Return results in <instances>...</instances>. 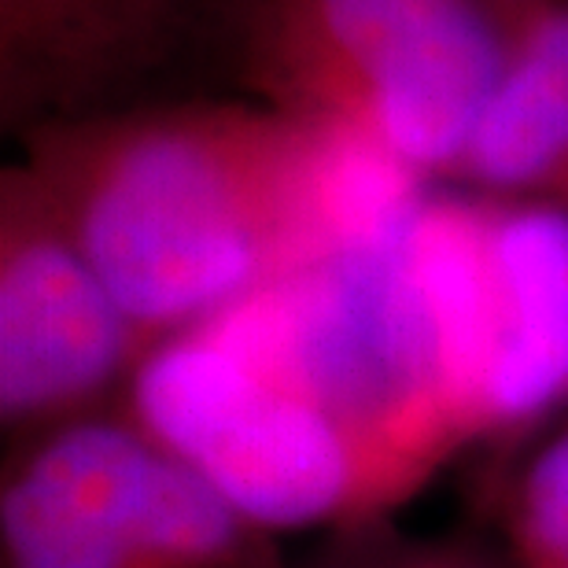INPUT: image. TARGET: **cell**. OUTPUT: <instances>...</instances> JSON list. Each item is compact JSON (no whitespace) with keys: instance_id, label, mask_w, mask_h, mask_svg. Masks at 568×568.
Listing matches in <instances>:
<instances>
[{"instance_id":"cell-1","label":"cell","mask_w":568,"mask_h":568,"mask_svg":"<svg viewBox=\"0 0 568 568\" xmlns=\"http://www.w3.org/2000/svg\"><path fill=\"white\" fill-rule=\"evenodd\" d=\"M19 144L144 351L422 207L410 170L255 100L130 104Z\"/></svg>"},{"instance_id":"cell-2","label":"cell","mask_w":568,"mask_h":568,"mask_svg":"<svg viewBox=\"0 0 568 568\" xmlns=\"http://www.w3.org/2000/svg\"><path fill=\"white\" fill-rule=\"evenodd\" d=\"M514 0H222L244 100L450 181L506 71Z\"/></svg>"},{"instance_id":"cell-3","label":"cell","mask_w":568,"mask_h":568,"mask_svg":"<svg viewBox=\"0 0 568 568\" xmlns=\"http://www.w3.org/2000/svg\"><path fill=\"white\" fill-rule=\"evenodd\" d=\"M119 410L266 531H344L399 506L362 443L222 314L155 339Z\"/></svg>"},{"instance_id":"cell-4","label":"cell","mask_w":568,"mask_h":568,"mask_svg":"<svg viewBox=\"0 0 568 568\" xmlns=\"http://www.w3.org/2000/svg\"><path fill=\"white\" fill-rule=\"evenodd\" d=\"M0 568H284L274 531L170 458L119 406L19 443Z\"/></svg>"},{"instance_id":"cell-5","label":"cell","mask_w":568,"mask_h":568,"mask_svg":"<svg viewBox=\"0 0 568 568\" xmlns=\"http://www.w3.org/2000/svg\"><path fill=\"white\" fill-rule=\"evenodd\" d=\"M144 344L38 174L0 170V425L19 443L104 414Z\"/></svg>"},{"instance_id":"cell-6","label":"cell","mask_w":568,"mask_h":568,"mask_svg":"<svg viewBox=\"0 0 568 568\" xmlns=\"http://www.w3.org/2000/svg\"><path fill=\"white\" fill-rule=\"evenodd\" d=\"M222 0H0V126L33 130L141 104L196 44Z\"/></svg>"},{"instance_id":"cell-7","label":"cell","mask_w":568,"mask_h":568,"mask_svg":"<svg viewBox=\"0 0 568 568\" xmlns=\"http://www.w3.org/2000/svg\"><path fill=\"white\" fill-rule=\"evenodd\" d=\"M487 203L503 284V351L484 439L520 447L568 403V214L547 203Z\"/></svg>"},{"instance_id":"cell-8","label":"cell","mask_w":568,"mask_h":568,"mask_svg":"<svg viewBox=\"0 0 568 568\" xmlns=\"http://www.w3.org/2000/svg\"><path fill=\"white\" fill-rule=\"evenodd\" d=\"M450 181L568 214V0H514L506 71Z\"/></svg>"},{"instance_id":"cell-9","label":"cell","mask_w":568,"mask_h":568,"mask_svg":"<svg viewBox=\"0 0 568 568\" xmlns=\"http://www.w3.org/2000/svg\"><path fill=\"white\" fill-rule=\"evenodd\" d=\"M495 517L509 568H568V422L536 432L517 454Z\"/></svg>"},{"instance_id":"cell-10","label":"cell","mask_w":568,"mask_h":568,"mask_svg":"<svg viewBox=\"0 0 568 568\" xmlns=\"http://www.w3.org/2000/svg\"><path fill=\"white\" fill-rule=\"evenodd\" d=\"M306 568H509L473 542L403 536L384 520L333 531V542Z\"/></svg>"}]
</instances>
